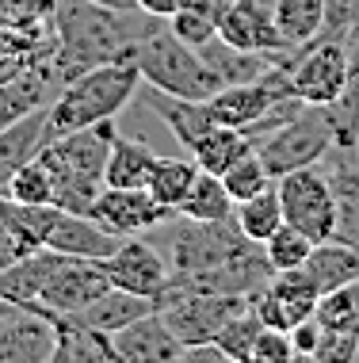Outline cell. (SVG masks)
<instances>
[{
  "label": "cell",
  "instance_id": "obj_1",
  "mask_svg": "<svg viewBox=\"0 0 359 363\" xmlns=\"http://www.w3.org/2000/svg\"><path fill=\"white\" fill-rule=\"evenodd\" d=\"M164 245L157 249L169 260V291H215V294H252L271 279L264 245L249 241L241 225L195 222L172 214L161 222Z\"/></svg>",
  "mask_w": 359,
  "mask_h": 363
},
{
  "label": "cell",
  "instance_id": "obj_2",
  "mask_svg": "<svg viewBox=\"0 0 359 363\" xmlns=\"http://www.w3.org/2000/svg\"><path fill=\"white\" fill-rule=\"evenodd\" d=\"M119 134L115 119L76 126L50 138L38 153L54 180V207L73 211V214H92L96 195L103 191V164H108L111 142Z\"/></svg>",
  "mask_w": 359,
  "mask_h": 363
},
{
  "label": "cell",
  "instance_id": "obj_3",
  "mask_svg": "<svg viewBox=\"0 0 359 363\" xmlns=\"http://www.w3.org/2000/svg\"><path fill=\"white\" fill-rule=\"evenodd\" d=\"M142 88V73L134 62H100L92 69L76 73L73 81L54 96L50 104V130L54 138L76 126H92L103 119H115L134 92Z\"/></svg>",
  "mask_w": 359,
  "mask_h": 363
},
{
  "label": "cell",
  "instance_id": "obj_4",
  "mask_svg": "<svg viewBox=\"0 0 359 363\" xmlns=\"http://www.w3.org/2000/svg\"><path fill=\"white\" fill-rule=\"evenodd\" d=\"M134 65L142 73V84L157 88V92H169V96H183V100H210L222 88L215 69L203 62V54L195 46L180 43L169 31V23L161 27L157 19L134 43Z\"/></svg>",
  "mask_w": 359,
  "mask_h": 363
},
{
  "label": "cell",
  "instance_id": "obj_5",
  "mask_svg": "<svg viewBox=\"0 0 359 363\" xmlns=\"http://www.w3.org/2000/svg\"><path fill=\"white\" fill-rule=\"evenodd\" d=\"M333 145L336 142H333V130H329L325 111L317 104H306L295 119H287L264 142H256V153L264 161V169L271 172V180H279V176H287L295 169L317 164Z\"/></svg>",
  "mask_w": 359,
  "mask_h": 363
},
{
  "label": "cell",
  "instance_id": "obj_6",
  "mask_svg": "<svg viewBox=\"0 0 359 363\" xmlns=\"http://www.w3.org/2000/svg\"><path fill=\"white\" fill-rule=\"evenodd\" d=\"M249 306V294H215V291H164L161 318L183 348L210 345L234 313Z\"/></svg>",
  "mask_w": 359,
  "mask_h": 363
},
{
  "label": "cell",
  "instance_id": "obj_7",
  "mask_svg": "<svg viewBox=\"0 0 359 363\" xmlns=\"http://www.w3.org/2000/svg\"><path fill=\"white\" fill-rule=\"evenodd\" d=\"M287 77H290V92L306 104H329L348 88L352 81L355 65H352V54H348V43L344 38H314L306 43L302 50L290 54V62L283 65Z\"/></svg>",
  "mask_w": 359,
  "mask_h": 363
},
{
  "label": "cell",
  "instance_id": "obj_8",
  "mask_svg": "<svg viewBox=\"0 0 359 363\" xmlns=\"http://www.w3.org/2000/svg\"><path fill=\"white\" fill-rule=\"evenodd\" d=\"M279 203H283V222L302 230L309 241H325L336 230V203H333V188H329V176L317 164L295 169L275 180Z\"/></svg>",
  "mask_w": 359,
  "mask_h": 363
},
{
  "label": "cell",
  "instance_id": "obj_9",
  "mask_svg": "<svg viewBox=\"0 0 359 363\" xmlns=\"http://www.w3.org/2000/svg\"><path fill=\"white\" fill-rule=\"evenodd\" d=\"M57 329L42 302L0 313V363H54Z\"/></svg>",
  "mask_w": 359,
  "mask_h": 363
},
{
  "label": "cell",
  "instance_id": "obj_10",
  "mask_svg": "<svg viewBox=\"0 0 359 363\" xmlns=\"http://www.w3.org/2000/svg\"><path fill=\"white\" fill-rule=\"evenodd\" d=\"M317 298H321V294H317V287L309 283V276L302 268L271 272V279L264 287H256L249 294L256 318L264 321L268 329H287V333L317 310Z\"/></svg>",
  "mask_w": 359,
  "mask_h": 363
},
{
  "label": "cell",
  "instance_id": "obj_11",
  "mask_svg": "<svg viewBox=\"0 0 359 363\" xmlns=\"http://www.w3.org/2000/svg\"><path fill=\"white\" fill-rule=\"evenodd\" d=\"M108 268L111 287H122L130 294H145V298H157L169 291V260L153 241H145V233H134V238H122L119 249L103 260Z\"/></svg>",
  "mask_w": 359,
  "mask_h": 363
},
{
  "label": "cell",
  "instance_id": "obj_12",
  "mask_svg": "<svg viewBox=\"0 0 359 363\" xmlns=\"http://www.w3.org/2000/svg\"><path fill=\"white\" fill-rule=\"evenodd\" d=\"M111 287L103 260H81V257H65L50 272V279L38 291V302L54 313H76L89 302H96L103 291Z\"/></svg>",
  "mask_w": 359,
  "mask_h": 363
},
{
  "label": "cell",
  "instance_id": "obj_13",
  "mask_svg": "<svg viewBox=\"0 0 359 363\" xmlns=\"http://www.w3.org/2000/svg\"><path fill=\"white\" fill-rule=\"evenodd\" d=\"M176 211L161 207L145 188H103L92 203V218L108 225L119 238H134V233H153L161 222H169Z\"/></svg>",
  "mask_w": 359,
  "mask_h": 363
},
{
  "label": "cell",
  "instance_id": "obj_14",
  "mask_svg": "<svg viewBox=\"0 0 359 363\" xmlns=\"http://www.w3.org/2000/svg\"><path fill=\"white\" fill-rule=\"evenodd\" d=\"M218 38L256 54H290L275 27V0H234L218 16Z\"/></svg>",
  "mask_w": 359,
  "mask_h": 363
},
{
  "label": "cell",
  "instance_id": "obj_15",
  "mask_svg": "<svg viewBox=\"0 0 359 363\" xmlns=\"http://www.w3.org/2000/svg\"><path fill=\"white\" fill-rule=\"evenodd\" d=\"M119 233L100 225L92 214H73V211H54L50 230H46L42 245L62 257H81V260H108L119 249Z\"/></svg>",
  "mask_w": 359,
  "mask_h": 363
},
{
  "label": "cell",
  "instance_id": "obj_16",
  "mask_svg": "<svg viewBox=\"0 0 359 363\" xmlns=\"http://www.w3.org/2000/svg\"><path fill=\"white\" fill-rule=\"evenodd\" d=\"M111 348H115V363H172V359H183V345L172 337V329L164 325L161 310L145 313V318L122 325L119 333H111Z\"/></svg>",
  "mask_w": 359,
  "mask_h": 363
},
{
  "label": "cell",
  "instance_id": "obj_17",
  "mask_svg": "<svg viewBox=\"0 0 359 363\" xmlns=\"http://www.w3.org/2000/svg\"><path fill=\"white\" fill-rule=\"evenodd\" d=\"M321 169L329 176L333 203H336L333 238H341L348 245H359V157H355V150L333 145V150L321 157Z\"/></svg>",
  "mask_w": 359,
  "mask_h": 363
},
{
  "label": "cell",
  "instance_id": "obj_18",
  "mask_svg": "<svg viewBox=\"0 0 359 363\" xmlns=\"http://www.w3.org/2000/svg\"><path fill=\"white\" fill-rule=\"evenodd\" d=\"M50 138H54L50 107H38V111L23 115V119L8 123L4 130H0V188H4L27 161H35Z\"/></svg>",
  "mask_w": 359,
  "mask_h": 363
},
{
  "label": "cell",
  "instance_id": "obj_19",
  "mask_svg": "<svg viewBox=\"0 0 359 363\" xmlns=\"http://www.w3.org/2000/svg\"><path fill=\"white\" fill-rule=\"evenodd\" d=\"M62 260H65L62 252H54L42 245V249H31L19 260L4 264V268H0V302H8V306H31V302H38L42 283L50 279V272Z\"/></svg>",
  "mask_w": 359,
  "mask_h": 363
},
{
  "label": "cell",
  "instance_id": "obj_20",
  "mask_svg": "<svg viewBox=\"0 0 359 363\" xmlns=\"http://www.w3.org/2000/svg\"><path fill=\"white\" fill-rule=\"evenodd\" d=\"M302 272L317 287V294H329V291L344 287V283H355L359 279V245H348L341 238L317 241L309 249Z\"/></svg>",
  "mask_w": 359,
  "mask_h": 363
},
{
  "label": "cell",
  "instance_id": "obj_21",
  "mask_svg": "<svg viewBox=\"0 0 359 363\" xmlns=\"http://www.w3.org/2000/svg\"><path fill=\"white\" fill-rule=\"evenodd\" d=\"M153 310H161L157 298L130 294L122 287H108L96 302H89L84 310H76L73 318L81 321V325H89L96 333H108L111 337V333H119L122 325H130V321H138V318H145V313H153Z\"/></svg>",
  "mask_w": 359,
  "mask_h": 363
},
{
  "label": "cell",
  "instance_id": "obj_22",
  "mask_svg": "<svg viewBox=\"0 0 359 363\" xmlns=\"http://www.w3.org/2000/svg\"><path fill=\"white\" fill-rule=\"evenodd\" d=\"M54 329H57L54 363H115V348L108 333L81 325L73 313H54Z\"/></svg>",
  "mask_w": 359,
  "mask_h": 363
},
{
  "label": "cell",
  "instance_id": "obj_23",
  "mask_svg": "<svg viewBox=\"0 0 359 363\" xmlns=\"http://www.w3.org/2000/svg\"><path fill=\"white\" fill-rule=\"evenodd\" d=\"M145 88H149V84H145ZM149 107L164 119V126L172 130V138H176L183 150H191V145H195L203 134L215 126L207 100H183V96H169V92L149 88Z\"/></svg>",
  "mask_w": 359,
  "mask_h": 363
},
{
  "label": "cell",
  "instance_id": "obj_24",
  "mask_svg": "<svg viewBox=\"0 0 359 363\" xmlns=\"http://www.w3.org/2000/svg\"><path fill=\"white\" fill-rule=\"evenodd\" d=\"M157 150H149L145 142H134L126 134H115L108 164H103V188H145L157 164Z\"/></svg>",
  "mask_w": 359,
  "mask_h": 363
},
{
  "label": "cell",
  "instance_id": "obj_25",
  "mask_svg": "<svg viewBox=\"0 0 359 363\" xmlns=\"http://www.w3.org/2000/svg\"><path fill=\"white\" fill-rule=\"evenodd\" d=\"M199 54H203V62L215 69V77L222 81V88L226 84H249V81H260L268 69H271V62H268V54H256V50H241V46H229L226 38H210V43H203L199 46Z\"/></svg>",
  "mask_w": 359,
  "mask_h": 363
},
{
  "label": "cell",
  "instance_id": "obj_26",
  "mask_svg": "<svg viewBox=\"0 0 359 363\" xmlns=\"http://www.w3.org/2000/svg\"><path fill=\"white\" fill-rule=\"evenodd\" d=\"M249 150H256V145H252V138H249L245 130H234V126L215 123V126H210V130L188 150V157L199 164L203 172L222 176V172L229 169V164L241 161V157H245Z\"/></svg>",
  "mask_w": 359,
  "mask_h": 363
},
{
  "label": "cell",
  "instance_id": "obj_27",
  "mask_svg": "<svg viewBox=\"0 0 359 363\" xmlns=\"http://www.w3.org/2000/svg\"><path fill=\"white\" fill-rule=\"evenodd\" d=\"M275 27L290 54L306 43L321 38L325 27V0H275Z\"/></svg>",
  "mask_w": 359,
  "mask_h": 363
},
{
  "label": "cell",
  "instance_id": "obj_28",
  "mask_svg": "<svg viewBox=\"0 0 359 363\" xmlns=\"http://www.w3.org/2000/svg\"><path fill=\"white\" fill-rule=\"evenodd\" d=\"M234 211H237V203H234V195L226 191L222 176L203 172V169L195 176V184H191V191L183 195V203L176 207V214L195 218V222H229Z\"/></svg>",
  "mask_w": 359,
  "mask_h": 363
},
{
  "label": "cell",
  "instance_id": "obj_29",
  "mask_svg": "<svg viewBox=\"0 0 359 363\" xmlns=\"http://www.w3.org/2000/svg\"><path fill=\"white\" fill-rule=\"evenodd\" d=\"M234 222L241 225V233H245L249 241L264 245L271 233L283 225V203H279L275 184H268L264 191H256V195H249V199H241L237 211H234Z\"/></svg>",
  "mask_w": 359,
  "mask_h": 363
},
{
  "label": "cell",
  "instance_id": "obj_30",
  "mask_svg": "<svg viewBox=\"0 0 359 363\" xmlns=\"http://www.w3.org/2000/svg\"><path fill=\"white\" fill-rule=\"evenodd\" d=\"M195 176H199V164L191 161V157H157V164H153V176H149V184H145V191H149L153 199L161 203V207L176 211L180 203H183V195L191 191Z\"/></svg>",
  "mask_w": 359,
  "mask_h": 363
},
{
  "label": "cell",
  "instance_id": "obj_31",
  "mask_svg": "<svg viewBox=\"0 0 359 363\" xmlns=\"http://www.w3.org/2000/svg\"><path fill=\"white\" fill-rule=\"evenodd\" d=\"M314 318L329 333H352V337H359V279L321 294Z\"/></svg>",
  "mask_w": 359,
  "mask_h": 363
},
{
  "label": "cell",
  "instance_id": "obj_32",
  "mask_svg": "<svg viewBox=\"0 0 359 363\" xmlns=\"http://www.w3.org/2000/svg\"><path fill=\"white\" fill-rule=\"evenodd\" d=\"M329 119V130H333V142L344 145V150H355L359 142V73H352V81L336 100L317 104Z\"/></svg>",
  "mask_w": 359,
  "mask_h": 363
},
{
  "label": "cell",
  "instance_id": "obj_33",
  "mask_svg": "<svg viewBox=\"0 0 359 363\" xmlns=\"http://www.w3.org/2000/svg\"><path fill=\"white\" fill-rule=\"evenodd\" d=\"M260 329H264V321L256 318V310H252V302L241 313H234V318L222 325V333L215 337V345L226 352V359L229 363H249L252 356V345H256V337H260Z\"/></svg>",
  "mask_w": 359,
  "mask_h": 363
},
{
  "label": "cell",
  "instance_id": "obj_34",
  "mask_svg": "<svg viewBox=\"0 0 359 363\" xmlns=\"http://www.w3.org/2000/svg\"><path fill=\"white\" fill-rule=\"evenodd\" d=\"M0 191L12 195L16 203H27V207H54V180H50V172H46V164L38 161V157L27 161Z\"/></svg>",
  "mask_w": 359,
  "mask_h": 363
},
{
  "label": "cell",
  "instance_id": "obj_35",
  "mask_svg": "<svg viewBox=\"0 0 359 363\" xmlns=\"http://www.w3.org/2000/svg\"><path fill=\"white\" fill-rule=\"evenodd\" d=\"M317 241H309L302 230H295V225H279L275 233L264 241V257L271 264V272H290V268H302L309 249H314Z\"/></svg>",
  "mask_w": 359,
  "mask_h": 363
},
{
  "label": "cell",
  "instance_id": "obj_36",
  "mask_svg": "<svg viewBox=\"0 0 359 363\" xmlns=\"http://www.w3.org/2000/svg\"><path fill=\"white\" fill-rule=\"evenodd\" d=\"M222 184H226L229 195H234V203H241V199H249V195L264 191L268 184H275V180H271V172L264 169L260 153L249 150L245 157H241V161H234L226 172H222Z\"/></svg>",
  "mask_w": 359,
  "mask_h": 363
},
{
  "label": "cell",
  "instance_id": "obj_37",
  "mask_svg": "<svg viewBox=\"0 0 359 363\" xmlns=\"http://www.w3.org/2000/svg\"><path fill=\"white\" fill-rule=\"evenodd\" d=\"M169 31L176 35L180 43H188L199 50L203 43H210V38L218 35V19L210 12H203V8H195V4H183L180 12L169 16Z\"/></svg>",
  "mask_w": 359,
  "mask_h": 363
},
{
  "label": "cell",
  "instance_id": "obj_38",
  "mask_svg": "<svg viewBox=\"0 0 359 363\" xmlns=\"http://www.w3.org/2000/svg\"><path fill=\"white\" fill-rule=\"evenodd\" d=\"M295 359V345H290V333L287 329H260L256 345H252L249 363H290Z\"/></svg>",
  "mask_w": 359,
  "mask_h": 363
},
{
  "label": "cell",
  "instance_id": "obj_39",
  "mask_svg": "<svg viewBox=\"0 0 359 363\" xmlns=\"http://www.w3.org/2000/svg\"><path fill=\"white\" fill-rule=\"evenodd\" d=\"M359 31V0H325V27L329 38H348Z\"/></svg>",
  "mask_w": 359,
  "mask_h": 363
},
{
  "label": "cell",
  "instance_id": "obj_40",
  "mask_svg": "<svg viewBox=\"0 0 359 363\" xmlns=\"http://www.w3.org/2000/svg\"><path fill=\"white\" fill-rule=\"evenodd\" d=\"M355 348H359V337H352V333H329L321 337V345H317L314 359L317 363H348L355 359Z\"/></svg>",
  "mask_w": 359,
  "mask_h": 363
},
{
  "label": "cell",
  "instance_id": "obj_41",
  "mask_svg": "<svg viewBox=\"0 0 359 363\" xmlns=\"http://www.w3.org/2000/svg\"><path fill=\"white\" fill-rule=\"evenodd\" d=\"M321 337H325V329H321V321L309 313L306 321H298L295 329H290V345H295V359H314V352L317 345H321Z\"/></svg>",
  "mask_w": 359,
  "mask_h": 363
},
{
  "label": "cell",
  "instance_id": "obj_42",
  "mask_svg": "<svg viewBox=\"0 0 359 363\" xmlns=\"http://www.w3.org/2000/svg\"><path fill=\"white\" fill-rule=\"evenodd\" d=\"M183 4H188V0H134V8H142V12L153 16V19H169L172 12H180Z\"/></svg>",
  "mask_w": 359,
  "mask_h": 363
},
{
  "label": "cell",
  "instance_id": "obj_43",
  "mask_svg": "<svg viewBox=\"0 0 359 363\" xmlns=\"http://www.w3.org/2000/svg\"><path fill=\"white\" fill-rule=\"evenodd\" d=\"M344 43H348V54H352V65H355V73H359V31H352V35L344 38Z\"/></svg>",
  "mask_w": 359,
  "mask_h": 363
},
{
  "label": "cell",
  "instance_id": "obj_44",
  "mask_svg": "<svg viewBox=\"0 0 359 363\" xmlns=\"http://www.w3.org/2000/svg\"><path fill=\"white\" fill-rule=\"evenodd\" d=\"M4 310H8V302H0V313H4Z\"/></svg>",
  "mask_w": 359,
  "mask_h": 363
},
{
  "label": "cell",
  "instance_id": "obj_45",
  "mask_svg": "<svg viewBox=\"0 0 359 363\" xmlns=\"http://www.w3.org/2000/svg\"><path fill=\"white\" fill-rule=\"evenodd\" d=\"M355 157H359V142H355Z\"/></svg>",
  "mask_w": 359,
  "mask_h": 363
},
{
  "label": "cell",
  "instance_id": "obj_46",
  "mask_svg": "<svg viewBox=\"0 0 359 363\" xmlns=\"http://www.w3.org/2000/svg\"><path fill=\"white\" fill-rule=\"evenodd\" d=\"M122 4H134V0H122Z\"/></svg>",
  "mask_w": 359,
  "mask_h": 363
},
{
  "label": "cell",
  "instance_id": "obj_47",
  "mask_svg": "<svg viewBox=\"0 0 359 363\" xmlns=\"http://www.w3.org/2000/svg\"><path fill=\"white\" fill-rule=\"evenodd\" d=\"M8 310H12V306H8Z\"/></svg>",
  "mask_w": 359,
  "mask_h": 363
}]
</instances>
